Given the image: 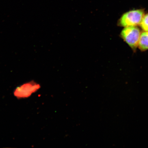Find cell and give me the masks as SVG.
<instances>
[{
  "mask_svg": "<svg viewBox=\"0 0 148 148\" xmlns=\"http://www.w3.org/2000/svg\"><path fill=\"white\" fill-rule=\"evenodd\" d=\"M145 14L143 9H136L126 12L122 15L118 22V25L124 27L140 25Z\"/></svg>",
  "mask_w": 148,
  "mask_h": 148,
  "instance_id": "1",
  "label": "cell"
},
{
  "mask_svg": "<svg viewBox=\"0 0 148 148\" xmlns=\"http://www.w3.org/2000/svg\"><path fill=\"white\" fill-rule=\"evenodd\" d=\"M140 34V29L137 26H129L124 28L120 36L131 49L135 51L138 47Z\"/></svg>",
  "mask_w": 148,
  "mask_h": 148,
  "instance_id": "2",
  "label": "cell"
},
{
  "mask_svg": "<svg viewBox=\"0 0 148 148\" xmlns=\"http://www.w3.org/2000/svg\"><path fill=\"white\" fill-rule=\"evenodd\" d=\"M40 88L41 86L39 83L32 81L16 88L14 90V95L18 99L28 98Z\"/></svg>",
  "mask_w": 148,
  "mask_h": 148,
  "instance_id": "3",
  "label": "cell"
},
{
  "mask_svg": "<svg viewBox=\"0 0 148 148\" xmlns=\"http://www.w3.org/2000/svg\"><path fill=\"white\" fill-rule=\"evenodd\" d=\"M138 47L142 51L148 50V32L144 31L140 34Z\"/></svg>",
  "mask_w": 148,
  "mask_h": 148,
  "instance_id": "4",
  "label": "cell"
},
{
  "mask_svg": "<svg viewBox=\"0 0 148 148\" xmlns=\"http://www.w3.org/2000/svg\"><path fill=\"white\" fill-rule=\"evenodd\" d=\"M140 25L144 31L148 32V13L144 14Z\"/></svg>",
  "mask_w": 148,
  "mask_h": 148,
  "instance_id": "5",
  "label": "cell"
}]
</instances>
